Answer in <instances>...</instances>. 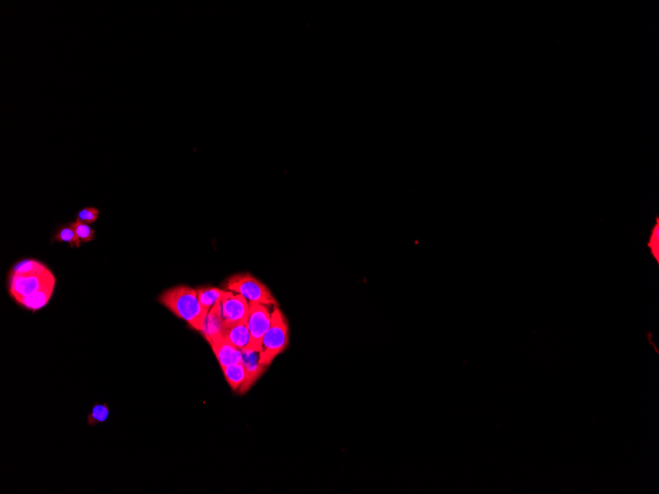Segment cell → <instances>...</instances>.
Wrapping results in <instances>:
<instances>
[{
	"label": "cell",
	"mask_w": 659,
	"mask_h": 494,
	"mask_svg": "<svg viewBox=\"0 0 659 494\" xmlns=\"http://www.w3.org/2000/svg\"><path fill=\"white\" fill-rule=\"evenodd\" d=\"M158 300L173 314L188 322L192 328L198 331L204 329L207 314L203 310L194 288L186 285L175 286L164 291Z\"/></svg>",
	"instance_id": "cell-1"
},
{
	"label": "cell",
	"mask_w": 659,
	"mask_h": 494,
	"mask_svg": "<svg viewBox=\"0 0 659 494\" xmlns=\"http://www.w3.org/2000/svg\"><path fill=\"white\" fill-rule=\"evenodd\" d=\"M290 345V325L279 307L275 306L270 318V326L263 340L259 363L270 366L277 355Z\"/></svg>",
	"instance_id": "cell-2"
},
{
	"label": "cell",
	"mask_w": 659,
	"mask_h": 494,
	"mask_svg": "<svg viewBox=\"0 0 659 494\" xmlns=\"http://www.w3.org/2000/svg\"><path fill=\"white\" fill-rule=\"evenodd\" d=\"M225 290L243 295L250 303L263 304L265 306L279 307L277 299L270 290L256 277L250 274H238L228 277Z\"/></svg>",
	"instance_id": "cell-3"
},
{
	"label": "cell",
	"mask_w": 659,
	"mask_h": 494,
	"mask_svg": "<svg viewBox=\"0 0 659 494\" xmlns=\"http://www.w3.org/2000/svg\"><path fill=\"white\" fill-rule=\"evenodd\" d=\"M56 284V279L51 270L46 268L38 272L28 274H12L9 279V291L11 296L17 300L30 296L45 286Z\"/></svg>",
	"instance_id": "cell-4"
},
{
	"label": "cell",
	"mask_w": 659,
	"mask_h": 494,
	"mask_svg": "<svg viewBox=\"0 0 659 494\" xmlns=\"http://www.w3.org/2000/svg\"><path fill=\"white\" fill-rule=\"evenodd\" d=\"M270 314L267 306L259 303H250L248 328L250 331L249 349L256 353H261L263 340L270 326Z\"/></svg>",
	"instance_id": "cell-5"
},
{
	"label": "cell",
	"mask_w": 659,
	"mask_h": 494,
	"mask_svg": "<svg viewBox=\"0 0 659 494\" xmlns=\"http://www.w3.org/2000/svg\"><path fill=\"white\" fill-rule=\"evenodd\" d=\"M221 315L225 326L236 322H247L249 317L250 304L241 294H234L231 291H225L220 301Z\"/></svg>",
	"instance_id": "cell-6"
},
{
	"label": "cell",
	"mask_w": 659,
	"mask_h": 494,
	"mask_svg": "<svg viewBox=\"0 0 659 494\" xmlns=\"http://www.w3.org/2000/svg\"><path fill=\"white\" fill-rule=\"evenodd\" d=\"M241 353H242V364L247 374V379L240 392L245 394L251 389L252 386L257 382L259 377L263 375L264 372L268 369V366L259 363V353L253 351L251 349H244L241 351Z\"/></svg>",
	"instance_id": "cell-7"
},
{
	"label": "cell",
	"mask_w": 659,
	"mask_h": 494,
	"mask_svg": "<svg viewBox=\"0 0 659 494\" xmlns=\"http://www.w3.org/2000/svg\"><path fill=\"white\" fill-rule=\"evenodd\" d=\"M225 324L223 321L222 315H221L220 301L218 302L207 315L205 320L204 329L200 333H203L205 340L209 344L223 338V331H224Z\"/></svg>",
	"instance_id": "cell-8"
},
{
	"label": "cell",
	"mask_w": 659,
	"mask_h": 494,
	"mask_svg": "<svg viewBox=\"0 0 659 494\" xmlns=\"http://www.w3.org/2000/svg\"><path fill=\"white\" fill-rule=\"evenodd\" d=\"M209 344H211V349L216 354L218 362H220L221 368L242 362L241 351L227 342L224 338L212 342Z\"/></svg>",
	"instance_id": "cell-9"
},
{
	"label": "cell",
	"mask_w": 659,
	"mask_h": 494,
	"mask_svg": "<svg viewBox=\"0 0 659 494\" xmlns=\"http://www.w3.org/2000/svg\"><path fill=\"white\" fill-rule=\"evenodd\" d=\"M223 338L239 351L249 349L250 331L248 321L227 325L223 331Z\"/></svg>",
	"instance_id": "cell-10"
},
{
	"label": "cell",
	"mask_w": 659,
	"mask_h": 494,
	"mask_svg": "<svg viewBox=\"0 0 659 494\" xmlns=\"http://www.w3.org/2000/svg\"><path fill=\"white\" fill-rule=\"evenodd\" d=\"M54 290H55V284H49V285L45 286L44 288L37 291L30 296L17 300V302L20 305L29 309V310H39V309L47 305V302L49 301L51 295H53Z\"/></svg>",
	"instance_id": "cell-11"
},
{
	"label": "cell",
	"mask_w": 659,
	"mask_h": 494,
	"mask_svg": "<svg viewBox=\"0 0 659 494\" xmlns=\"http://www.w3.org/2000/svg\"><path fill=\"white\" fill-rule=\"evenodd\" d=\"M196 290L198 302H200L205 314L207 315H209V310L212 307L216 305L218 302L221 301L223 295L225 294V291H227L216 287H202Z\"/></svg>",
	"instance_id": "cell-12"
},
{
	"label": "cell",
	"mask_w": 659,
	"mask_h": 494,
	"mask_svg": "<svg viewBox=\"0 0 659 494\" xmlns=\"http://www.w3.org/2000/svg\"><path fill=\"white\" fill-rule=\"evenodd\" d=\"M222 371L231 389L233 390V391L240 392L243 386L245 385L246 379H247V374H246L242 362L238 363V364L230 365V366L222 367Z\"/></svg>",
	"instance_id": "cell-13"
},
{
	"label": "cell",
	"mask_w": 659,
	"mask_h": 494,
	"mask_svg": "<svg viewBox=\"0 0 659 494\" xmlns=\"http://www.w3.org/2000/svg\"><path fill=\"white\" fill-rule=\"evenodd\" d=\"M55 240L60 241V242H67L71 244V246H76L78 248L80 247L81 245L80 240H79L78 235H76V230H74L71 223L58 230V233H56L55 236Z\"/></svg>",
	"instance_id": "cell-14"
},
{
	"label": "cell",
	"mask_w": 659,
	"mask_h": 494,
	"mask_svg": "<svg viewBox=\"0 0 659 494\" xmlns=\"http://www.w3.org/2000/svg\"><path fill=\"white\" fill-rule=\"evenodd\" d=\"M46 266L43 265L40 261L35 259H24L19 261L14 268H12V274H28V272H38V270H44Z\"/></svg>",
	"instance_id": "cell-15"
},
{
	"label": "cell",
	"mask_w": 659,
	"mask_h": 494,
	"mask_svg": "<svg viewBox=\"0 0 659 494\" xmlns=\"http://www.w3.org/2000/svg\"><path fill=\"white\" fill-rule=\"evenodd\" d=\"M71 225L76 230V235H78L81 243L90 242V241L93 240L95 237L94 229L90 226V224L76 220L72 222Z\"/></svg>",
	"instance_id": "cell-16"
},
{
	"label": "cell",
	"mask_w": 659,
	"mask_h": 494,
	"mask_svg": "<svg viewBox=\"0 0 659 494\" xmlns=\"http://www.w3.org/2000/svg\"><path fill=\"white\" fill-rule=\"evenodd\" d=\"M99 215H100V211L96 207H85L78 212L76 220L87 223V224H92L98 220Z\"/></svg>",
	"instance_id": "cell-17"
},
{
	"label": "cell",
	"mask_w": 659,
	"mask_h": 494,
	"mask_svg": "<svg viewBox=\"0 0 659 494\" xmlns=\"http://www.w3.org/2000/svg\"><path fill=\"white\" fill-rule=\"evenodd\" d=\"M647 247L651 250L652 256L656 259V263H659V225L658 220H656V227L652 229L651 238H649Z\"/></svg>",
	"instance_id": "cell-18"
},
{
	"label": "cell",
	"mask_w": 659,
	"mask_h": 494,
	"mask_svg": "<svg viewBox=\"0 0 659 494\" xmlns=\"http://www.w3.org/2000/svg\"><path fill=\"white\" fill-rule=\"evenodd\" d=\"M109 416V410L107 407L103 405H97L96 407L92 410L91 414L89 416L90 423H104V421L107 419V417Z\"/></svg>",
	"instance_id": "cell-19"
}]
</instances>
